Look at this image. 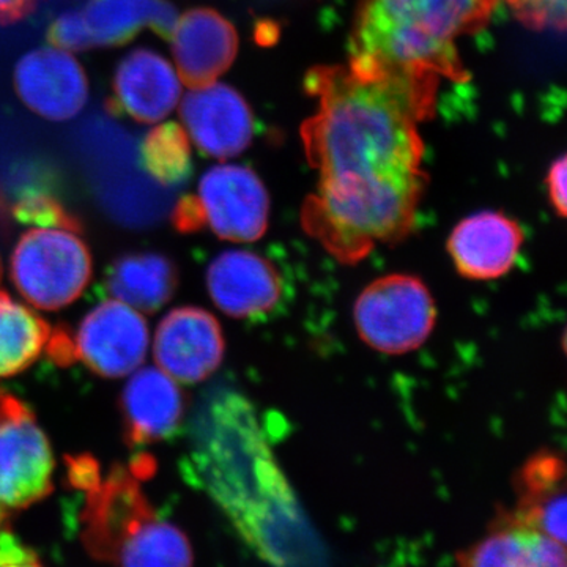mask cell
Returning a JSON list of instances; mask_svg holds the SVG:
<instances>
[{
	"mask_svg": "<svg viewBox=\"0 0 567 567\" xmlns=\"http://www.w3.org/2000/svg\"><path fill=\"white\" fill-rule=\"evenodd\" d=\"M319 107L301 126L316 192L301 224L338 262L354 265L377 246L415 229L427 175L417 122L436 96L410 82L360 76L347 66H316L305 81Z\"/></svg>",
	"mask_w": 567,
	"mask_h": 567,
	"instance_id": "6da1fadb",
	"label": "cell"
},
{
	"mask_svg": "<svg viewBox=\"0 0 567 567\" xmlns=\"http://www.w3.org/2000/svg\"><path fill=\"white\" fill-rule=\"evenodd\" d=\"M260 429L244 395H216L199 417L183 475L212 496L257 555L274 565L305 563L315 536Z\"/></svg>",
	"mask_w": 567,
	"mask_h": 567,
	"instance_id": "7a4b0ae2",
	"label": "cell"
},
{
	"mask_svg": "<svg viewBox=\"0 0 567 567\" xmlns=\"http://www.w3.org/2000/svg\"><path fill=\"white\" fill-rule=\"evenodd\" d=\"M498 0H363L350 39L349 69L436 93L440 78L465 82L456 41L483 31Z\"/></svg>",
	"mask_w": 567,
	"mask_h": 567,
	"instance_id": "3957f363",
	"label": "cell"
},
{
	"mask_svg": "<svg viewBox=\"0 0 567 567\" xmlns=\"http://www.w3.org/2000/svg\"><path fill=\"white\" fill-rule=\"evenodd\" d=\"M70 480L85 495L81 537L93 558L137 567L193 565L188 537L156 516L132 470L114 466L102 476L91 457H78L70 462Z\"/></svg>",
	"mask_w": 567,
	"mask_h": 567,
	"instance_id": "277c9868",
	"label": "cell"
},
{
	"mask_svg": "<svg viewBox=\"0 0 567 567\" xmlns=\"http://www.w3.org/2000/svg\"><path fill=\"white\" fill-rule=\"evenodd\" d=\"M353 322L365 346L398 357L427 341L436 323L435 300L417 276H383L358 295Z\"/></svg>",
	"mask_w": 567,
	"mask_h": 567,
	"instance_id": "5b68a950",
	"label": "cell"
},
{
	"mask_svg": "<svg viewBox=\"0 0 567 567\" xmlns=\"http://www.w3.org/2000/svg\"><path fill=\"white\" fill-rule=\"evenodd\" d=\"M92 278V256L73 230H28L11 256V279L40 309H61L76 300Z\"/></svg>",
	"mask_w": 567,
	"mask_h": 567,
	"instance_id": "8992f818",
	"label": "cell"
},
{
	"mask_svg": "<svg viewBox=\"0 0 567 567\" xmlns=\"http://www.w3.org/2000/svg\"><path fill=\"white\" fill-rule=\"evenodd\" d=\"M54 457L24 402L0 390V506L25 507L52 491Z\"/></svg>",
	"mask_w": 567,
	"mask_h": 567,
	"instance_id": "52a82bcc",
	"label": "cell"
},
{
	"mask_svg": "<svg viewBox=\"0 0 567 567\" xmlns=\"http://www.w3.org/2000/svg\"><path fill=\"white\" fill-rule=\"evenodd\" d=\"M204 227L223 240L257 241L268 229L270 197L264 183L249 167L221 164L199 182Z\"/></svg>",
	"mask_w": 567,
	"mask_h": 567,
	"instance_id": "ba28073f",
	"label": "cell"
},
{
	"mask_svg": "<svg viewBox=\"0 0 567 567\" xmlns=\"http://www.w3.org/2000/svg\"><path fill=\"white\" fill-rule=\"evenodd\" d=\"M148 339L140 311L118 300L104 301L82 320L74 338V357L95 374L121 379L144 363Z\"/></svg>",
	"mask_w": 567,
	"mask_h": 567,
	"instance_id": "9c48e42d",
	"label": "cell"
},
{
	"mask_svg": "<svg viewBox=\"0 0 567 567\" xmlns=\"http://www.w3.org/2000/svg\"><path fill=\"white\" fill-rule=\"evenodd\" d=\"M17 95L40 117L52 122L76 117L89 99L87 74L66 51L39 48L14 66Z\"/></svg>",
	"mask_w": 567,
	"mask_h": 567,
	"instance_id": "30bf717a",
	"label": "cell"
},
{
	"mask_svg": "<svg viewBox=\"0 0 567 567\" xmlns=\"http://www.w3.org/2000/svg\"><path fill=\"white\" fill-rule=\"evenodd\" d=\"M224 350L221 324L210 312L193 306L164 317L153 344L156 364L181 383L207 380L221 365Z\"/></svg>",
	"mask_w": 567,
	"mask_h": 567,
	"instance_id": "8fae6325",
	"label": "cell"
},
{
	"mask_svg": "<svg viewBox=\"0 0 567 567\" xmlns=\"http://www.w3.org/2000/svg\"><path fill=\"white\" fill-rule=\"evenodd\" d=\"M181 117L199 152L212 158H234L251 144V107L230 85L193 89L183 99Z\"/></svg>",
	"mask_w": 567,
	"mask_h": 567,
	"instance_id": "7c38bea8",
	"label": "cell"
},
{
	"mask_svg": "<svg viewBox=\"0 0 567 567\" xmlns=\"http://www.w3.org/2000/svg\"><path fill=\"white\" fill-rule=\"evenodd\" d=\"M213 303L234 319L270 315L282 297V278L274 264L251 251H224L207 270Z\"/></svg>",
	"mask_w": 567,
	"mask_h": 567,
	"instance_id": "4fadbf2b",
	"label": "cell"
},
{
	"mask_svg": "<svg viewBox=\"0 0 567 567\" xmlns=\"http://www.w3.org/2000/svg\"><path fill=\"white\" fill-rule=\"evenodd\" d=\"M182 89L173 65L148 48L126 54L114 71L112 96L106 110L112 115L126 114L133 121L152 125L175 110Z\"/></svg>",
	"mask_w": 567,
	"mask_h": 567,
	"instance_id": "5bb4252c",
	"label": "cell"
},
{
	"mask_svg": "<svg viewBox=\"0 0 567 567\" xmlns=\"http://www.w3.org/2000/svg\"><path fill=\"white\" fill-rule=\"evenodd\" d=\"M524 230L503 213L481 212L462 219L447 238L457 274L472 281H494L513 270Z\"/></svg>",
	"mask_w": 567,
	"mask_h": 567,
	"instance_id": "9a60e30c",
	"label": "cell"
},
{
	"mask_svg": "<svg viewBox=\"0 0 567 567\" xmlns=\"http://www.w3.org/2000/svg\"><path fill=\"white\" fill-rule=\"evenodd\" d=\"M173 55L183 84L205 87L233 66L238 52V33L219 11L197 7L175 22Z\"/></svg>",
	"mask_w": 567,
	"mask_h": 567,
	"instance_id": "2e32d148",
	"label": "cell"
},
{
	"mask_svg": "<svg viewBox=\"0 0 567 567\" xmlns=\"http://www.w3.org/2000/svg\"><path fill=\"white\" fill-rule=\"evenodd\" d=\"M121 405L130 446L173 439L185 420V394L162 369H136L123 390Z\"/></svg>",
	"mask_w": 567,
	"mask_h": 567,
	"instance_id": "e0dca14e",
	"label": "cell"
},
{
	"mask_svg": "<svg viewBox=\"0 0 567 567\" xmlns=\"http://www.w3.org/2000/svg\"><path fill=\"white\" fill-rule=\"evenodd\" d=\"M517 503L503 511L517 524L539 529L565 544L566 535V464L554 451L533 454L516 476Z\"/></svg>",
	"mask_w": 567,
	"mask_h": 567,
	"instance_id": "ac0fdd59",
	"label": "cell"
},
{
	"mask_svg": "<svg viewBox=\"0 0 567 567\" xmlns=\"http://www.w3.org/2000/svg\"><path fill=\"white\" fill-rule=\"evenodd\" d=\"M468 567H565L566 546L499 514L488 535L456 555Z\"/></svg>",
	"mask_w": 567,
	"mask_h": 567,
	"instance_id": "d6986e66",
	"label": "cell"
},
{
	"mask_svg": "<svg viewBox=\"0 0 567 567\" xmlns=\"http://www.w3.org/2000/svg\"><path fill=\"white\" fill-rule=\"evenodd\" d=\"M81 13L93 48L123 47L145 28L171 40L177 22L169 0H89Z\"/></svg>",
	"mask_w": 567,
	"mask_h": 567,
	"instance_id": "ffe728a7",
	"label": "cell"
},
{
	"mask_svg": "<svg viewBox=\"0 0 567 567\" xmlns=\"http://www.w3.org/2000/svg\"><path fill=\"white\" fill-rule=\"evenodd\" d=\"M178 274L169 257L132 252L117 257L106 275L107 292L136 311L153 315L174 297Z\"/></svg>",
	"mask_w": 567,
	"mask_h": 567,
	"instance_id": "44dd1931",
	"label": "cell"
},
{
	"mask_svg": "<svg viewBox=\"0 0 567 567\" xmlns=\"http://www.w3.org/2000/svg\"><path fill=\"white\" fill-rule=\"evenodd\" d=\"M51 327L28 306L0 292V379L17 375L39 360Z\"/></svg>",
	"mask_w": 567,
	"mask_h": 567,
	"instance_id": "7402d4cb",
	"label": "cell"
},
{
	"mask_svg": "<svg viewBox=\"0 0 567 567\" xmlns=\"http://www.w3.org/2000/svg\"><path fill=\"white\" fill-rule=\"evenodd\" d=\"M140 162L142 169L159 185H183L193 175L188 134L175 122L155 126L141 142Z\"/></svg>",
	"mask_w": 567,
	"mask_h": 567,
	"instance_id": "603a6c76",
	"label": "cell"
},
{
	"mask_svg": "<svg viewBox=\"0 0 567 567\" xmlns=\"http://www.w3.org/2000/svg\"><path fill=\"white\" fill-rule=\"evenodd\" d=\"M11 215L17 221L33 227H58V229L81 233L82 224L78 216L66 210L61 200L55 199L44 189L22 193L17 196V203L11 208Z\"/></svg>",
	"mask_w": 567,
	"mask_h": 567,
	"instance_id": "cb8c5ba5",
	"label": "cell"
},
{
	"mask_svg": "<svg viewBox=\"0 0 567 567\" xmlns=\"http://www.w3.org/2000/svg\"><path fill=\"white\" fill-rule=\"evenodd\" d=\"M522 24L535 31H565L566 0H506Z\"/></svg>",
	"mask_w": 567,
	"mask_h": 567,
	"instance_id": "d4e9b609",
	"label": "cell"
},
{
	"mask_svg": "<svg viewBox=\"0 0 567 567\" xmlns=\"http://www.w3.org/2000/svg\"><path fill=\"white\" fill-rule=\"evenodd\" d=\"M48 41L63 51L82 52L93 48L81 10L65 11L55 18L48 29Z\"/></svg>",
	"mask_w": 567,
	"mask_h": 567,
	"instance_id": "484cf974",
	"label": "cell"
},
{
	"mask_svg": "<svg viewBox=\"0 0 567 567\" xmlns=\"http://www.w3.org/2000/svg\"><path fill=\"white\" fill-rule=\"evenodd\" d=\"M173 224L178 233L192 234L204 229L203 212L199 200L193 194H186L175 204L173 210Z\"/></svg>",
	"mask_w": 567,
	"mask_h": 567,
	"instance_id": "4316f807",
	"label": "cell"
},
{
	"mask_svg": "<svg viewBox=\"0 0 567 567\" xmlns=\"http://www.w3.org/2000/svg\"><path fill=\"white\" fill-rule=\"evenodd\" d=\"M39 563L35 551L25 547L7 529L0 532V566H37Z\"/></svg>",
	"mask_w": 567,
	"mask_h": 567,
	"instance_id": "83f0119b",
	"label": "cell"
},
{
	"mask_svg": "<svg viewBox=\"0 0 567 567\" xmlns=\"http://www.w3.org/2000/svg\"><path fill=\"white\" fill-rule=\"evenodd\" d=\"M566 169V158L565 156H561V158L557 159V162L554 163V166L550 167L547 177V188L548 196H550V203L554 204L555 210H557L558 216H561V218H565L567 212Z\"/></svg>",
	"mask_w": 567,
	"mask_h": 567,
	"instance_id": "f1b7e54d",
	"label": "cell"
},
{
	"mask_svg": "<svg viewBox=\"0 0 567 567\" xmlns=\"http://www.w3.org/2000/svg\"><path fill=\"white\" fill-rule=\"evenodd\" d=\"M41 0H0V25L25 20L40 6Z\"/></svg>",
	"mask_w": 567,
	"mask_h": 567,
	"instance_id": "f546056e",
	"label": "cell"
},
{
	"mask_svg": "<svg viewBox=\"0 0 567 567\" xmlns=\"http://www.w3.org/2000/svg\"><path fill=\"white\" fill-rule=\"evenodd\" d=\"M3 522H6V513H3L2 506H0V532H2L3 528Z\"/></svg>",
	"mask_w": 567,
	"mask_h": 567,
	"instance_id": "4dcf8cb0",
	"label": "cell"
},
{
	"mask_svg": "<svg viewBox=\"0 0 567 567\" xmlns=\"http://www.w3.org/2000/svg\"><path fill=\"white\" fill-rule=\"evenodd\" d=\"M0 278H2V260H0Z\"/></svg>",
	"mask_w": 567,
	"mask_h": 567,
	"instance_id": "1f68e13d",
	"label": "cell"
}]
</instances>
